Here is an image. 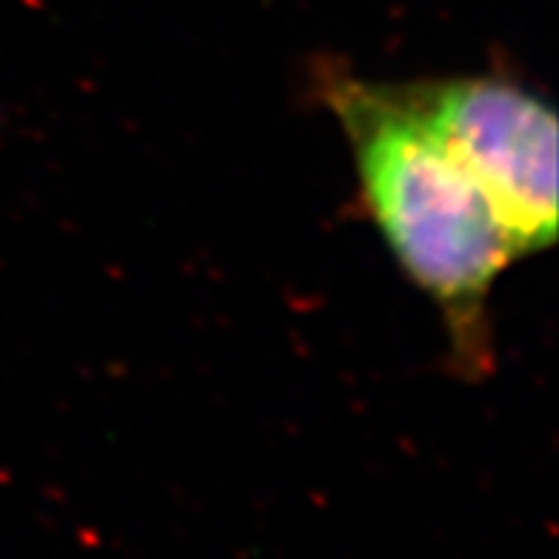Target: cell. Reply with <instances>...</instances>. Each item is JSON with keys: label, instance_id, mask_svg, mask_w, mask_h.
<instances>
[{"label": "cell", "instance_id": "6da1fadb", "mask_svg": "<svg viewBox=\"0 0 559 559\" xmlns=\"http://www.w3.org/2000/svg\"><path fill=\"white\" fill-rule=\"evenodd\" d=\"M320 97L334 111L357 166L360 194L385 246L431 297L465 377L491 374L488 297L520 260L468 171L408 109L397 83L325 67Z\"/></svg>", "mask_w": 559, "mask_h": 559}, {"label": "cell", "instance_id": "7a4b0ae2", "mask_svg": "<svg viewBox=\"0 0 559 559\" xmlns=\"http://www.w3.org/2000/svg\"><path fill=\"white\" fill-rule=\"evenodd\" d=\"M408 109L449 148L500 217L516 254L557 240V115L511 74L397 83Z\"/></svg>", "mask_w": 559, "mask_h": 559}]
</instances>
